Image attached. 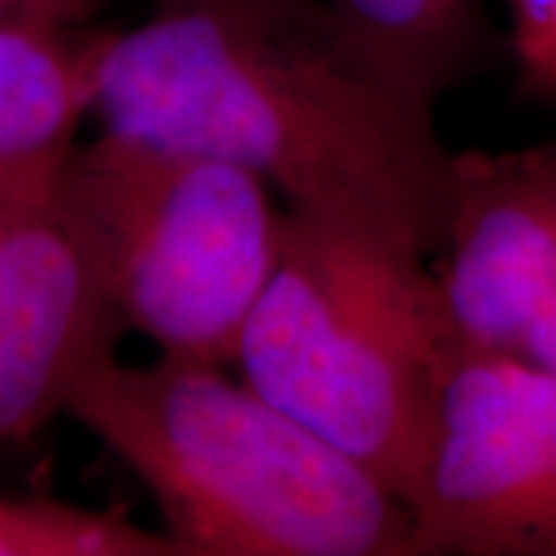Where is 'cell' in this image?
I'll return each mask as SVG.
<instances>
[{"mask_svg": "<svg viewBox=\"0 0 556 556\" xmlns=\"http://www.w3.org/2000/svg\"><path fill=\"white\" fill-rule=\"evenodd\" d=\"M109 0H0V25L31 28H78Z\"/></svg>", "mask_w": 556, "mask_h": 556, "instance_id": "obj_12", "label": "cell"}, {"mask_svg": "<svg viewBox=\"0 0 556 556\" xmlns=\"http://www.w3.org/2000/svg\"><path fill=\"white\" fill-rule=\"evenodd\" d=\"M124 331L68 161L0 182V445L65 415Z\"/></svg>", "mask_w": 556, "mask_h": 556, "instance_id": "obj_6", "label": "cell"}, {"mask_svg": "<svg viewBox=\"0 0 556 556\" xmlns=\"http://www.w3.org/2000/svg\"><path fill=\"white\" fill-rule=\"evenodd\" d=\"M343 35L408 100L437 102L482 56L479 0H325Z\"/></svg>", "mask_w": 556, "mask_h": 556, "instance_id": "obj_9", "label": "cell"}, {"mask_svg": "<svg viewBox=\"0 0 556 556\" xmlns=\"http://www.w3.org/2000/svg\"><path fill=\"white\" fill-rule=\"evenodd\" d=\"M455 343L424 257L288 214L232 365L408 507Z\"/></svg>", "mask_w": 556, "mask_h": 556, "instance_id": "obj_3", "label": "cell"}, {"mask_svg": "<svg viewBox=\"0 0 556 556\" xmlns=\"http://www.w3.org/2000/svg\"><path fill=\"white\" fill-rule=\"evenodd\" d=\"M226 368L112 356L65 415L149 489L179 556H415L408 507L368 467Z\"/></svg>", "mask_w": 556, "mask_h": 556, "instance_id": "obj_2", "label": "cell"}, {"mask_svg": "<svg viewBox=\"0 0 556 556\" xmlns=\"http://www.w3.org/2000/svg\"><path fill=\"white\" fill-rule=\"evenodd\" d=\"M90 38L0 25V182L62 167L93 115Z\"/></svg>", "mask_w": 556, "mask_h": 556, "instance_id": "obj_8", "label": "cell"}, {"mask_svg": "<svg viewBox=\"0 0 556 556\" xmlns=\"http://www.w3.org/2000/svg\"><path fill=\"white\" fill-rule=\"evenodd\" d=\"M408 517L415 556H556V371L455 343Z\"/></svg>", "mask_w": 556, "mask_h": 556, "instance_id": "obj_5", "label": "cell"}, {"mask_svg": "<svg viewBox=\"0 0 556 556\" xmlns=\"http://www.w3.org/2000/svg\"><path fill=\"white\" fill-rule=\"evenodd\" d=\"M68 179L127 331L159 356L232 365L281 254L276 192L232 161L105 130Z\"/></svg>", "mask_w": 556, "mask_h": 556, "instance_id": "obj_4", "label": "cell"}, {"mask_svg": "<svg viewBox=\"0 0 556 556\" xmlns=\"http://www.w3.org/2000/svg\"><path fill=\"white\" fill-rule=\"evenodd\" d=\"M439 251L457 343L556 371V139L455 155Z\"/></svg>", "mask_w": 556, "mask_h": 556, "instance_id": "obj_7", "label": "cell"}, {"mask_svg": "<svg viewBox=\"0 0 556 556\" xmlns=\"http://www.w3.org/2000/svg\"><path fill=\"white\" fill-rule=\"evenodd\" d=\"M504 3L519 87L538 100H556V0Z\"/></svg>", "mask_w": 556, "mask_h": 556, "instance_id": "obj_11", "label": "cell"}, {"mask_svg": "<svg viewBox=\"0 0 556 556\" xmlns=\"http://www.w3.org/2000/svg\"><path fill=\"white\" fill-rule=\"evenodd\" d=\"M0 556H179L174 541L130 519L53 501H0Z\"/></svg>", "mask_w": 556, "mask_h": 556, "instance_id": "obj_10", "label": "cell"}, {"mask_svg": "<svg viewBox=\"0 0 556 556\" xmlns=\"http://www.w3.org/2000/svg\"><path fill=\"white\" fill-rule=\"evenodd\" d=\"M90 56L105 134L232 161L291 217L439 251L455 155L325 0H155L137 25L93 35Z\"/></svg>", "mask_w": 556, "mask_h": 556, "instance_id": "obj_1", "label": "cell"}]
</instances>
